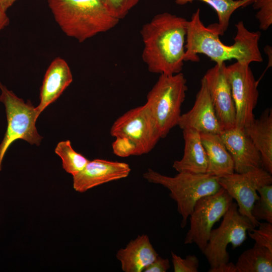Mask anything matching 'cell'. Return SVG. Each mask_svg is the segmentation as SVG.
Returning <instances> with one entry per match:
<instances>
[{
  "label": "cell",
  "instance_id": "obj_1",
  "mask_svg": "<svg viewBox=\"0 0 272 272\" xmlns=\"http://www.w3.org/2000/svg\"><path fill=\"white\" fill-rule=\"evenodd\" d=\"M187 20L168 12L155 15L142 27V59L150 72L174 75L184 65Z\"/></svg>",
  "mask_w": 272,
  "mask_h": 272
},
{
  "label": "cell",
  "instance_id": "obj_28",
  "mask_svg": "<svg viewBox=\"0 0 272 272\" xmlns=\"http://www.w3.org/2000/svg\"><path fill=\"white\" fill-rule=\"evenodd\" d=\"M174 272H197L199 260L195 255H188L185 258L171 252Z\"/></svg>",
  "mask_w": 272,
  "mask_h": 272
},
{
  "label": "cell",
  "instance_id": "obj_3",
  "mask_svg": "<svg viewBox=\"0 0 272 272\" xmlns=\"http://www.w3.org/2000/svg\"><path fill=\"white\" fill-rule=\"evenodd\" d=\"M48 4L61 30L79 42L111 30L119 21L102 0H48Z\"/></svg>",
  "mask_w": 272,
  "mask_h": 272
},
{
  "label": "cell",
  "instance_id": "obj_18",
  "mask_svg": "<svg viewBox=\"0 0 272 272\" xmlns=\"http://www.w3.org/2000/svg\"><path fill=\"white\" fill-rule=\"evenodd\" d=\"M254 145L259 152L261 167L272 173V110L265 109L258 119H254L244 127Z\"/></svg>",
  "mask_w": 272,
  "mask_h": 272
},
{
  "label": "cell",
  "instance_id": "obj_12",
  "mask_svg": "<svg viewBox=\"0 0 272 272\" xmlns=\"http://www.w3.org/2000/svg\"><path fill=\"white\" fill-rule=\"evenodd\" d=\"M225 62L217 63L203 77L210 94L217 117L223 130L236 125V109L225 73Z\"/></svg>",
  "mask_w": 272,
  "mask_h": 272
},
{
  "label": "cell",
  "instance_id": "obj_32",
  "mask_svg": "<svg viewBox=\"0 0 272 272\" xmlns=\"http://www.w3.org/2000/svg\"><path fill=\"white\" fill-rule=\"evenodd\" d=\"M16 1L17 0H0V4L2 9L6 12Z\"/></svg>",
  "mask_w": 272,
  "mask_h": 272
},
{
  "label": "cell",
  "instance_id": "obj_21",
  "mask_svg": "<svg viewBox=\"0 0 272 272\" xmlns=\"http://www.w3.org/2000/svg\"><path fill=\"white\" fill-rule=\"evenodd\" d=\"M179 5L191 3L195 0H174ZM204 2L211 7L217 13L218 23L208 27L219 36L223 35L227 30L230 18L238 8L252 4L255 0H197Z\"/></svg>",
  "mask_w": 272,
  "mask_h": 272
},
{
  "label": "cell",
  "instance_id": "obj_11",
  "mask_svg": "<svg viewBox=\"0 0 272 272\" xmlns=\"http://www.w3.org/2000/svg\"><path fill=\"white\" fill-rule=\"evenodd\" d=\"M271 174L260 167L245 173L234 172L218 177L221 186L236 201L240 214L247 217L254 228L260 223L251 214L253 205L259 198L257 190L262 186L271 184Z\"/></svg>",
  "mask_w": 272,
  "mask_h": 272
},
{
  "label": "cell",
  "instance_id": "obj_29",
  "mask_svg": "<svg viewBox=\"0 0 272 272\" xmlns=\"http://www.w3.org/2000/svg\"><path fill=\"white\" fill-rule=\"evenodd\" d=\"M112 144L113 153L120 157L138 156V150L134 143L125 137H116Z\"/></svg>",
  "mask_w": 272,
  "mask_h": 272
},
{
  "label": "cell",
  "instance_id": "obj_8",
  "mask_svg": "<svg viewBox=\"0 0 272 272\" xmlns=\"http://www.w3.org/2000/svg\"><path fill=\"white\" fill-rule=\"evenodd\" d=\"M233 201L222 187L215 193L199 198L189 216L190 225L184 243H194L202 252L213 226L223 217Z\"/></svg>",
  "mask_w": 272,
  "mask_h": 272
},
{
  "label": "cell",
  "instance_id": "obj_25",
  "mask_svg": "<svg viewBox=\"0 0 272 272\" xmlns=\"http://www.w3.org/2000/svg\"><path fill=\"white\" fill-rule=\"evenodd\" d=\"M258 228L249 230L247 234L255 241L254 245L264 247L272 251V223H259Z\"/></svg>",
  "mask_w": 272,
  "mask_h": 272
},
{
  "label": "cell",
  "instance_id": "obj_2",
  "mask_svg": "<svg viewBox=\"0 0 272 272\" xmlns=\"http://www.w3.org/2000/svg\"><path fill=\"white\" fill-rule=\"evenodd\" d=\"M235 26L234 43L231 45H225L220 41L218 34L203 25L200 18V10L197 9L190 20L187 21L184 61L198 62V54H202L216 63L233 59L248 64L252 62H262L258 46L261 33L249 31L242 21Z\"/></svg>",
  "mask_w": 272,
  "mask_h": 272
},
{
  "label": "cell",
  "instance_id": "obj_17",
  "mask_svg": "<svg viewBox=\"0 0 272 272\" xmlns=\"http://www.w3.org/2000/svg\"><path fill=\"white\" fill-rule=\"evenodd\" d=\"M158 255L148 236L144 234L131 240L116 254L125 272H142Z\"/></svg>",
  "mask_w": 272,
  "mask_h": 272
},
{
  "label": "cell",
  "instance_id": "obj_23",
  "mask_svg": "<svg viewBox=\"0 0 272 272\" xmlns=\"http://www.w3.org/2000/svg\"><path fill=\"white\" fill-rule=\"evenodd\" d=\"M55 152L60 157L63 169L73 176L80 172L89 161L73 149L69 140L59 142L55 149Z\"/></svg>",
  "mask_w": 272,
  "mask_h": 272
},
{
  "label": "cell",
  "instance_id": "obj_16",
  "mask_svg": "<svg viewBox=\"0 0 272 272\" xmlns=\"http://www.w3.org/2000/svg\"><path fill=\"white\" fill-rule=\"evenodd\" d=\"M72 81V74L65 60L59 57L53 59L45 73L40 89V102L35 107L39 116L56 101Z\"/></svg>",
  "mask_w": 272,
  "mask_h": 272
},
{
  "label": "cell",
  "instance_id": "obj_19",
  "mask_svg": "<svg viewBox=\"0 0 272 272\" xmlns=\"http://www.w3.org/2000/svg\"><path fill=\"white\" fill-rule=\"evenodd\" d=\"M184 141V153L180 160H176L173 167L178 172L187 171L205 174L208 169V159L202 144L200 133L192 129L182 130Z\"/></svg>",
  "mask_w": 272,
  "mask_h": 272
},
{
  "label": "cell",
  "instance_id": "obj_26",
  "mask_svg": "<svg viewBox=\"0 0 272 272\" xmlns=\"http://www.w3.org/2000/svg\"><path fill=\"white\" fill-rule=\"evenodd\" d=\"M252 4L254 10H258L256 18L261 30H267L272 24V0H255Z\"/></svg>",
  "mask_w": 272,
  "mask_h": 272
},
{
  "label": "cell",
  "instance_id": "obj_13",
  "mask_svg": "<svg viewBox=\"0 0 272 272\" xmlns=\"http://www.w3.org/2000/svg\"><path fill=\"white\" fill-rule=\"evenodd\" d=\"M177 125L182 130L192 129L199 133L220 134L222 132L203 77L192 108L181 115Z\"/></svg>",
  "mask_w": 272,
  "mask_h": 272
},
{
  "label": "cell",
  "instance_id": "obj_20",
  "mask_svg": "<svg viewBox=\"0 0 272 272\" xmlns=\"http://www.w3.org/2000/svg\"><path fill=\"white\" fill-rule=\"evenodd\" d=\"M208 159L207 174L220 177L234 172L233 159L219 134L200 133Z\"/></svg>",
  "mask_w": 272,
  "mask_h": 272
},
{
  "label": "cell",
  "instance_id": "obj_33",
  "mask_svg": "<svg viewBox=\"0 0 272 272\" xmlns=\"http://www.w3.org/2000/svg\"><path fill=\"white\" fill-rule=\"evenodd\" d=\"M264 52L268 54V58H269V63H268V67L269 66H271L270 65H271V61L270 60V56L271 57V47L269 46H265L264 48Z\"/></svg>",
  "mask_w": 272,
  "mask_h": 272
},
{
  "label": "cell",
  "instance_id": "obj_22",
  "mask_svg": "<svg viewBox=\"0 0 272 272\" xmlns=\"http://www.w3.org/2000/svg\"><path fill=\"white\" fill-rule=\"evenodd\" d=\"M235 266L237 272H271L272 251L254 245L241 254Z\"/></svg>",
  "mask_w": 272,
  "mask_h": 272
},
{
  "label": "cell",
  "instance_id": "obj_27",
  "mask_svg": "<svg viewBox=\"0 0 272 272\" xmlns=\"http://www.w3.org/2000/svg\"><path fill=\"white\" fill-rule=\"evenodd\" d=\"M109 11L119 20L124 18L140 0H102Z\"/></svg>",
  "mask_w": 272,
  "mask_h": 272
},
{
  "label": "cell",
  "instance_id": "obj_4",
  "mask_svg": "<svg viewBox=\"0 0 272 272\" xmlns=\"http://www.w3.org/2000/svg\"><path fill=\"white\" fill-rule=\"evenodd\" d=\"M143 177L148 182L161 185L170 191L169 195L176 201L182 217V228L186 226L196 202L203 196L215 193L221 187L218 177L207 173L181 171L171 177L148 169Z\"/></svg>",
  "mask_w": 272,
  "mask_h": 272
},
{
  "label": "cell",
  "instance_id": "obj_5",
  "mask_svg": "<svg viewBox=\"0 0 272 272\" xmlns=\"http://www.w3.org/2000/svg\"><path fill=\"white\" fill-rule=\"evenodd\" d=\"M188 90L186 79L181 72L161 74L147 96V102L161 138L178 125L181 108Z\"/></svg>",
  "mask_w": 272,
  "mask_h": 272
},
{
  "label": "cell",
  "instance_id": "obj_30",
  "mask_svg": "<svg viewBox=\"0 0 272 272\" xmlns=\"http://www.w3.org/2000/svg\"><path fill=\"white\" fill-rule=\"evenodd\" d=\"M170 267L169 260L159 255L147 266L144 272H166Z\"/></svg>",
  "mask_w": 272,
  "mask_h": 272
},
{
  "label": "cell",
  "instance_id": "obj_31",
  "mask_svg": "<svg viewBox=\"0 0 272 272\" xmlns=\"http://www.w3.org/2000/svg\"><path fill=\"white\" fill-rule=\"evenodd\" d=\"M10 23L9 18L2 8L0 4V32L9 25Z\"/></svg>",
  "mask_w": 272,
  "mask_h": 272
},
{
  "label": "cell",
  "instance_id": "obj_9",
  "mask_svg": "<svg viewBox=\"0 0 272 272\" xmlns=\"http://www.w3.org/2000/svg\"><path fill=\"white\" fill-rule=\"evenodd\" d=\"M112 137H125L135 145L138 156L149 153L161 138L148 105L132 108L117 118L110 128Z\"/></svg>",
  "mask_w": 272,
  "mask_h": 272
},
{
  "label": "cell",
  "instance_id": "obj_6",
  "mask_svg": "<svg viewBox=\"0 0 272 272\" xmlns=\"http://www.w3.org/2000/svg\"><path fill=\"white\" fill-rule=\"evenodd\" d=\"M222 218L220 226L211 230L202 252L210 266L209 272H217L229 262L228 244H231L233 249L241 246L247 238L248 231L254 228L247 217L240 214L236 202L231 203Z\"/></svg>",
  "mask_w": 272,
  "mask_h": 272
},
{
  "label": "cell",
  "instance_id": "obj_7",
  "mask_svg": "<svg viewBox=\"0 0 272 272\" xmlns=\"http://www.w3.org/2000/svg\"><path fill=\"white\" fill-rule=\"evenodd\" d=\"M0 101L5 107L7 128L0 144V170L4 156L11 144L19 139L31 145H39L42 137L38 133L35 123L39 115L30 102L16 96L0 82Z\"/></svg>",
  "mask_w": 272,
  "mask_h": 272
},
{
  "label": "cell",
  "instance_id": "obj_24",
  "mask_svg": "<svg viewBox=\"0 0 272 272\" xmlns=\"http://www.w3.org/2000/svg\"><path fill=\"white\" fill-rule=\"evenodd\" d=\"M257 191L259 198L253 205L252 215L257 221L264 220L272 223V185L262 186Z\"/></svg>",
  "mask_w": 272,
  "mask_h": 272
},
{
  "label": "cell",
  "instance_id": "obj_14",
  "mask_svg": "<svg viewBox=\"0 0 272 272\" xmlns=\"http://www.w3.org/2000/svg\"><path fill=\"white\" fill-rule=\"evenodd\" d=\"M220 135L233 159L234 172L261 167L260 154L244 128L235 126L223 130Z\"/></svg>",
  "mask_w": 272,
  "mask_h": 272
},
{
  "label": "cell",
  "instance_id": "obj_15",
  "mask_svg": "<svg viewBox=\"0 0 272 272\" xmlns=\"http://www.w3.org/2000/svg\"><path fill=\"white\" fill-rule=\"evenodd\" d=\"M131 171L123 162L96 159L89 161L85 168L73 176V187L84 192L94 187L127 177Z\"/></svg>",
  "mask_w": 272,
  "mask_h": 272
},
{
  "label": "cell",
  "instance_id": "obj_10",
  "mask_svg": "<svg viewBox=\"0 0 272 272\" xmlns=\"http://www.w3.org/2000/svg\"><path fill=\"white\" fill-rule=\"evenodd\" d=\"M225 73L235 106V126L244 128L255 119L253 110L259 96L258 82L248 64L236 61L226 65Z\"/></svg>",
  "mask_w": 272,
  "mask_h": 272
}]
</instances>
